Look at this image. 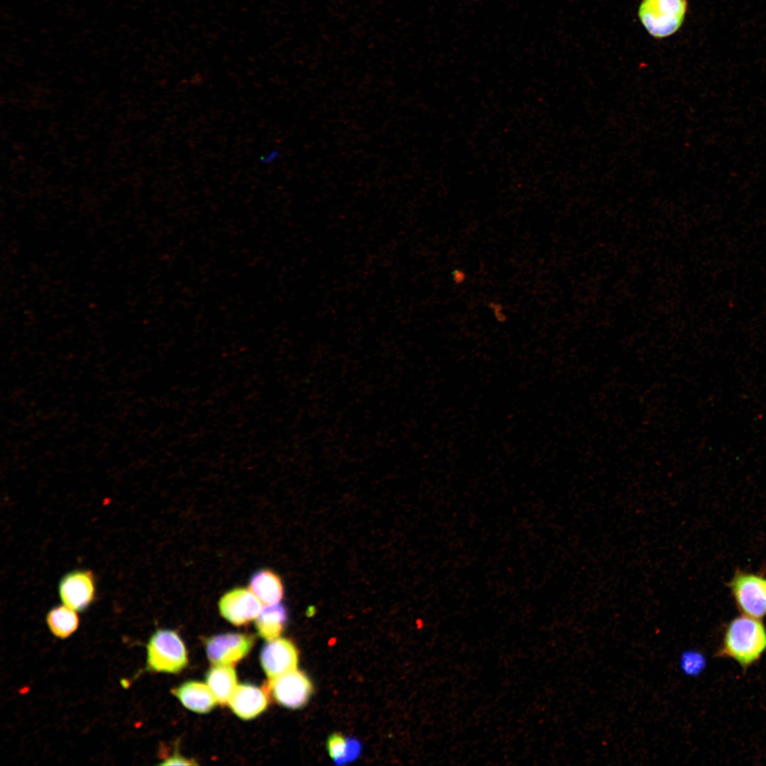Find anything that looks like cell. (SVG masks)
Wrapping results in <instances>:
<instances>
[{
  "label": "cell",
  "mask_w": 766,
  "mask_h": 766,
  "mask_svg": "<svg viewBox=\"0 0 766 766\" xmlns=\"http://www.w3.org/2000/svg\"><path fill=\"white\" fill-rule=\"evenodd\" d=\"M766 651V627L760 619L741 615L727 625L716 656L734 660L744 670Z\"/></svg>",
  "instance_id": "6da1fadb"
},
{
  "label": "cell",
  "mask_w": 766,
  "mask_h": 766,
  "mask_svg": "<svg viewBox=\"0 0 766 766\" xmlns=\"http://www.w3.org/2000/svg\"><path fill=\"white\" fill-rule=\"evenodd\" d=\"M146 670L176 674L188 664L185 645L179 635L169 629H158L147 645Z\"/></svg>",
  "instance_id": "7a4b0ae2"
},
{
  "label": "cell",
  "mask_w": 766,
  "mask_h": 766,
  "mask_svg": "<svg viewBox=\"0 0 766 766\" xmlns=\"http://www.w3.org/2000/svg\"><path fill=\"white\" fill-rule=\"evenodd\" d=\"M687 8V0H643L638 17L650 35L663 38L680 28Z\"/></svg>",
  "instance_id": "3957f363"
},
{
  "label": "cell",
  "mask_w": 766,
  "mask_h": 766,
  "mask_svg": "<svg viewBox=\"0 0 766 766\" xmlns=\"http://www.w3.org/2000/svg\"><path fill=\"white\" fill-rule=\"evenodd\" d=\"M730 587L743 614L759 619L766 616V578L739 572L733 577Z\"/></svg>",
  "instance_id": "277c9868"
},
{
  "label": "cell",
  "mask_w": 766,
  "mask_h": 766,
  "mask_svg": "<svg viewBox=\"0 0 766 766\" xmlns=\"http://www.w3.org/2000/svg\"><path fill=\"white\" fill-rule=\"evenodd\" d=\"M58 594L62 603L77 611H84L94 602L96 581L89 570H74L65 574L58 584Z\"/></svg>",
  "instance_id": "5b68a950"
},
{
  "label": "cell",
  "mask_w": 766,
  "mask_h": 766,
  "mask_svg": "<svg viewBox=\"0 0 766 766\" xmlns=\"http://www.w3.org/2000/svg\"><path fill=\"white\" fill-rule=\"evenodd\" d=\"M267 689L278 704L295 709L308 702L313 692V684L304 672L296 669L270 679Z\"/></svg>",
  "instance_id": "8992f818"
},
{
  "label": "cell",
  "mask_w": 766,
  "mask_h": 766,
  "mask_svg": "<svg viewBox=\"0 0 766 766\" xmlns=\"http://www.w3.org/2000/svg\"><path fill=\"white\" fill-rule=\"evenodd\" d=\"M255 636L239 633H226L209 638L206 652L214 665H233L244 658L252 649Z\"/></svg>",
  "instance_id": "52a82bcc"
},
{
  "label": "cell",
  "mask_w": 766,
  "mask_h": 766,
  "mask_svg": "<svg viewBox=\"0 0 766 766\" xmlns=\"http://www.w3.org/2000/svg\"><path fill=\"white\" fill-rule=\"evenodd\" d=\"M218 609L224 618L240 626L255 620L262 608L261 601L250 589L237 587L223 595Z\"/></svg>",
  "instance_id": "ba28073f"
},
{
  "label": "cell",
  "mask_w": 766,
  "mask_h": 766,
  "mask_svg": "<svg viewBox=\"0 0 766 766\" xmlns=\"http://www.w3.org/2000/svg\"><path fill=\"white\" fill-rule=\"evenodd\" d=\"M260 662L270 679L296 670L299 653L294 643L284 638L269 640L262 648Z\"/></svg>",
  "instance_id": "9c48e42d"
},
{
  "label": "cell",
  "mask_w": 766,
  "mask_h": 766,
  "mask_svg": "<svg viewBox=\"0 0 766 766\" xmlns=\"http://www.w3.org/2000/svg\"><path fill=\"white\" fill-rule=\"evenodd\" d=\"M228 705L233 712L243 720H250L262 713L268 706L265 691L250 684L237 685Z\"/></svg>",
  "instance_id": "30bf717a"
},
{
  "label": "cell",
  "mask_w": 766,
  "mask_h": 766,
  "mask_svg": "<svg viewBox=\"0 0 766 766\" xmlns=\"http://www.w3.org/2000/svg\"><path fill=\"white\" fill-rule=\"evenodd\" d=\"M171 692L187 709L199 714L209 712L218 703L208 685L200 682H185Z\"/></svg>",
  "instance_id": "8fae6325"
},
{
  "label": "cell",
  "mask_w": 766,
  "mask_h": 766,
  "mask_svg": "<svg viewBox=\"0 0 766 766\" xmlns=\"http://www.w3.org/2000/svg\"><path fill=\"white\" fill-rule=\"evenodd\" d=\"M249 589L265 606L279 603L284 596L280 577L269 569L256 571L250 579Z\"/></svg>",
  "instance_id": "7c38bea8"
},
{
  "label": "cell",
  "mask_w": 766,
  "mask_h": 766,
  "mask_svg": "<svg viewBox=\"0 0 766 766\" xmlns=\"http://www.w3.org/2000/svg\"><path fill=\"white\" fill-rule=\"evenodd\" d=\"M206 682L218 704H228L237 687L235 670L233 665H214L206 673Z\"/></svg>",
  "instance_id": "4fadbf2b"
},
{
  "label": "cell",
  "mask_w": 766,
  "mask_h": 766,
  "mask_svg": "<svg viewBox=\"0 0 766 766\" xmlns=\"http://www.w3.org/2000/svg\"><path fill=\"white\" fill-rule=\"evenodd\" d=\"M288 614L282 604L265 606L255 618L258 634L267 641L277 638L283 632Z\"/></svg>",
  "instance_id": "5bb4252c"
},
{
  "label": "cell",
  "mask_w": 766,
  "mask_h": 766,
  "mask_svg": "<svg viewBox=\"0 0 766 766\" xmlns=\"http://www.w3.org/2000/svg\"><path fill=\"white\" fill-rule=\"evenodd\" d=\"M76 611L65 604L50 609L46 615V623L51 633L62 639L71 635L79 626Z\"/></svg>",
  "instance_id": "9a60e30c"
},
{
  "label": "cell",
  "mask_w": 766,
  "mask_h": 766,
  "mask_svg": "<svg viewBox=\"0 0 766 766\" xmlns=\"http://www.w3.org/2000/svg\"><path fill=\"white\" fill-rule=\"evenodd\" d=\"M326 745L329 755L335 765L347 764L348 738L339 733H332L328 738Z\"/></svg>",
  "instance_id": "2e32d148"
},
{
  "label": "cell",
  "mask_w": 766,
  "mask_h": 766,
  "mask_svg": "<svg viewBox=\"0 0 766 766\" xmlns=\"http://www.w3.org/2000/svg\"><path fill=\"white\" fill-rule=\"evenodd\" d=\"M704 664L703 657L695 652H687L682 656L681 667L687 675L699 673L703 668Z\"/></svg>",
  "instance_id": "e0dca14e"
},
{
  "label": "cell",
  "mask_w": 766,
  "mask_h": 766,
  "mask_svg": "<svg viewBox=\"0 0 766 766\" xmlns=\"http://www.w3.org/2000/svg\"><path fill=\"white\" fill-rule=\"evenodd\" d=\"M160 765H197V762H195L192 760L186 758V757H184L183 756H180L179 754H174L173 756L169 757L168 758L164 760V761L162 762H161Z\"/></svg>",
  "instance_id": "ac0fdd59"
}]
</instances>
